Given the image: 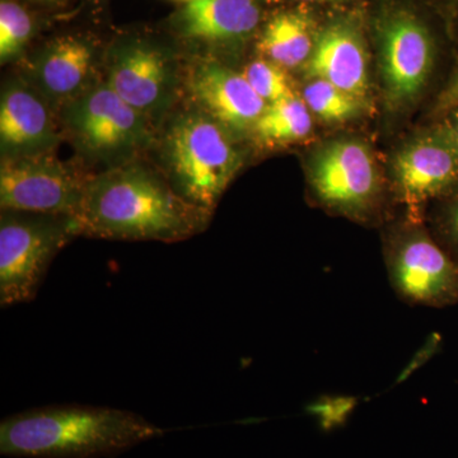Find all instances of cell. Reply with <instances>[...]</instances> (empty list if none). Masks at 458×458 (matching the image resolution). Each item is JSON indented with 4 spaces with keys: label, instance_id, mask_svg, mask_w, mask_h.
I'll list each match as a JSON object with an SVG mask.
<instances>
[{
    "label": "cell",
    "instance_id": "cell-1",
    "mask_svg": "<svg viewBox=\"0 0 458 458\" xmlns=\"http://www.w3.org/2000/svg\"><path fill=\"white\" fill-rule=\"evenodd\" d=\"M210 214L189 203L156 174L123 165L87 182L73 219L84 236L176 242L200 233Z\"/></svg>",
    "mask_w": 458,
    "mask_h": 458
},
{
    "label": "cell",
    "instance_id": "cell-24",
    "mask_svg": "<svg viewBox=\"0 0 458 458\" xmlns=\"http://www.w3.org/2000/svg\"><path fill=\"white\" fill-rule=\"evenodd\" d=\"M458 107V66L437 101V113H447Z\"/></svg>",
    "mask_w": 458,
    "mask_h": 458
},
{
    "label": "cell",
    "instance_id": "cell-21",
    "mask_svg": "<svg viewBox=\"0 0 458 458\" xmlns=\"http://www.w3.org/2000/svg\"><path fill=\"white\" fill-rule=\"evenodd\" d=\"M243 77L267 105L293 95L288 75L282 66L267 60H256L246 66Z\"/></svg>",
    "mask_w": 458,
    "mask_h": 458
},
{
    "label": "cell",
    "instance_id": "cell-18",
    "mask_svg": "<svg viewBox=\"0 0 458 458\" xmlns=\"http://www.w3.org/2000/svg\"><path fill=\"white\" fill-rule=\"evenodd\" d=\"M312 128L311 111L304 99L293 93L267 105L252 131L267 146H284L306 140Z\"/></svg>",
    "mask_w": 458,
    "mask_h": 458
},
{
    "label": "cell",
    "instance_id": "cell-14",
    "mask_svg": "<svg viewBox=\"0 0 458 458\" xmlns=\"http://www.w3.org/2000/svg\"><path fill=\"white\" fill-rule=\"evenodd\" d=\"M3 155H42L57 143L49 110L33 90L20 82L7 84L0 99Z\"/></svg>",
    "mask_w": 458,
    "mask_h": 458
},
{
    "label": "cell",
    "instance_id": "cell-9",
    "mask_svg": "<svg viewBox=\"0 0 458 458\" xmlns=\"http://www.w3.org/2000/svg\"><path fill=\"white\" fill-rule=\"evenodd\" d=\"M377 33L388 101L393 105L412 101L426 86L433 68L429 30L409 9L394 8L379 18Z\"/></svg>",
    "mask_w": 458,
    "mask_h": 458
},
{
    "label": "cell",
    "instance_id": "cell-15",
    "mask_svg": "<svg viewBox=\"0 0 458 458\" xmlns=\"http://www.w3.org/2000/svg\"><path fill=\"white\" fill-rule=\"evenodd\" d=\"M259 22L260 8L256 0H189L179 16L186 38L208 42L243 40Z\"/></svg>",
    "mask_w": 458,
    "mask_h": 458
},
{
    "label": "cell",
    "instance_id": "cell-19",
    "mask_svg": "<svg viewBox=\"0 0 458 458\" xmlns=\"http://www.w3.org/2000/svg\"><path fill=\"white\" fill-rule=\"evenodd\" d=\"M303 99L310 111L327 123L348 122L363 108V99L322 80H315L304 89Z\"/></svg>",
    "mask_w": 458,
    "mask_h": 458
},
{
    "label": "cell",
    "instance_id": "cell-6",
    "mask_svg": "<svg viewBox=\"0 0 458 458\" xmlns=\"http://www.w3.org/2000/svg\"><path fill=\"white\" fill-rule=\"evenodd\" d=\"M65 123L86 155L107 162L129 158L150 140L147 116L107 83L75 99L66 110Z\"/></svg>",
    "mask_w": 458,
    "mask_h": 458
},
{
    "label": "cell",
    "instance_id": "cell-13",
    "mask_svg": "<svg viewBox=\"0 0 458 458\" xmlns=\"http://www.w3.org/2000/svg\"><path fill=\"white\" fill-rule=\"evenodd\" d=\"M190 89L208 116L227 131L242 132L254 129L267 106L243 74L216 63L195 69Z\"/></svg>",
    "mask_w": 458,
    "mask_h": 458
},
{
    "label": "cell",
    "instance_id": "cell-22",
    "mask_svg": "<svg viewBox=\"0 0 458 458\" xmlns=\"http://www.w3.org/2000/svg\"><path fill=\"white\" fill-rule=\"evenodd\" d=\"M357 405V400L352 397H322L312 403L311 412L318 415L325 429L340 426L349 417Z\"/></svg>",
    "mask_w": 458,
    "mask_h": 458
},
{
    "label": "cell",
    "instance_id": "cell-20",
    "mask_svg": "<svg viewBox=\"0 0 458 458\" xmlns=\"http://www.w3.org/2000/svg\"><path fill=\"white\" fill-rule=\"evenodd\" d=\"M33 25L25 8L13 0L0 3V59L8 62L17 56L31 38Z\"/></svg>",
    "mask_w": 458,
    "mask_h": 458
},
{
    "label": "cell",
    "instance_id": "cell-5",
    "mask_svg": "<svg viewBox=\"0 0 458 458\" xmlns=\"http://www.w3.org/2000/svg\"><path fill=\"white\" fill-rule=\"evenodd\" d=\"M388 240L387 270L391 286L403 302L412 306L442 307L458 303V261L409 216Z\"/></svg>",
    "mask_w": 458,
    "mask_h": 458
},
{
    "label": "cell",
    "instance_id": "cell-10",
    "mask_svg": "<svg viewBox=\"0 0 458 458\" xmlns=\"http://www.w3.org/2000/svg\"><path fill=\"white\" fill-rule=\"evenodd\" d=\"M107 84L144 116L167 106L174 87V68L164 51L147 44H131L114 54Z\"/></svg>",
    "mask_w": 458,
    "mask_h": 458
},
{
    "label": "cell",
    "instance_id": "cell-3",
    "mask_svg": "<svg viewBox=\"0 0 458 458\" xmlns=\"http://www.w3.org/2000/svg\"><path fill=\"white\" fill-rule=\"evenodd\" d=\"M164 152L172 188L210 213L242 165L227 129L207 114L190 113L174 120Z\"/></svg>",
    "mask_w": 458,
    "mask_h": 458
},
{
    "label": "cell",
    "instance_id": "cell-11",
    "mask_svg": "<svg viewBox=\"0 0 458 458\" xmlns=\"http://www.w3.org/2000/svg\"><path fill=\"white\" fill-rule=\"evenodd\" d=\"M458 180V153L445 135L428 137L403 148L394 161L397 194L409 216L420 209Z\"/></svg>",
    "mask_w": 458,
    "mask_h": 458
},
{
    "label": "cell",
    "instance_id": "cell-27",
    "mask_svg": "<svg viewBox=\"0 0 458 458\" xmlns=\"http://www.w3.org/2000/svg\"><path fill=\"white\" fill-rule=\"evenodd\" d=\"M303 2L318 3V4H336V3H345L348 0H303Z\"/></svg>",
    "mask_w": 458,
    "mask_h": 458
},
{
    "label": "cell",
    "instance_id": "cell-25",
    "mask_svg": "<svg viewBox=\"0 0 458 458\" xmlns=\"http://www.w3.org/2000/svg\"><path fill=\"white\" fill-rule=\"evenodd\" d=\"M443 228H445V234L450 237L451 242L458 247V198L452 201L450 208L445 212Z\"/></svg>",
    "mask_w": 458,
    "mask_h": 458
},
{
    "label": "cell",
    "instance_id": "cell-26",
    "mask_svg": "<svg viewBox=\"0 0 458 458\" xmlns=\"http://www.w3.org/2000/svg\"><path fill=\"white\" fill-rule=\"evenodd\" d=\"M443 134L445 135L452 146L454 147V149L457 150L458 153V116L454 117V122L448 125V128L445 129Z\"/></svg>",
    "mask_w": 458,
    "mask_h": 458
},
{
    "label": "cell",
    "instance_id": "cell-28",
    "mask_svg": "<svg viewBox=\"0 0 458 458\" xmlns=\"http://www.w3.org/2000/svg\"><path fill=\"white\" fill-rule=\"evenodd\" d=\"M41 2H56V0H41Z\"/></svg>",
    "mask_w": 458,
    "mask_h": 458
},
{
    "label": "cell",
    "instance_id": "cell-17",
    "mask_svg": "<svg viewBox=\"0 0 458 458\" xmlns=\"http://www.w3.org/2000/svg\"><path fill=\"white\" fill-rule=\"evenodd\" d=\"M318 33L313 21L302 12H285L273 18L261 36L260 50L282 68H297L309 62Z\"/></svg>",
    "mask_w": 458,
    "mask_h": 458
},
{
    "label": "cell",
    "instance_id": "cell-7",
    "mask_svg": "<svg viewBox=\"0 0 458 458\" xmlns=\"http://www.w3.org/2000/svg\"><path fill=\"white\" fill-rule=\"evenodd\" d=\"M87 182L47 153L5 157L0 168V207L8 212L75 218Z\"/></svg>",
    "mask_w": 458,
    "mask_h": 458
},
{
    "label": "cell",
    "instance_id": "cell-16",
    "mask_svg": "<svg viewBox=\"0 0 458 458\" xmlns=\"http://www.w3.org/2000/svg\"><path fill=\"white\" fill-rule=\"evenodd\" d=\"M92 64L93 51L87 42L75 38H60L38 62V84L51 98H71L87 82Z\"/></svg>",
    "mask_w": 458,
    "mask_h": 458
},
{
    "label": "cell",
    "instance_id": "cell-12",
    "mask_svg": "<svg viewBox=\"0 0 458 458\" xmlns=\"http://www.w3.org/2000/svg\"><path fill=\"white\" fill-rule=\"evenodd\" d=\"M313 80L327 81L355 98L369 92V53L357 21L340 17L318 33L315 49L306 64Z\"/></svg>",
    "mask_w": 458,
    "mask_h": 458
},
{
    "label": "cell",
    "instance_id": "cell-8",
    "mask_svg": "<svg viewBox=\"0 0 458 458\" xmlns=\"http://www.w3.org/2000/svg\"><path fill=\"white\" fill-rule=\"evenodd\" d=\"M311 186L318 203L334 212L367 219L379 203L375 158L360 141L339 140L316 156Z\"/></svg>",
    "mask_w": 458,
    "mask_h": 458
},
{
    "label": "cell",
    "instance_id": "cell-4",
    "mask_svg": "<svg viewBox=\"0 0 458 458\" xmlns=\"http://www.w3.org/2000/svg\"><path fill=\"white\" fill-rule=\"evenodd\" d=\"M0 306L31 302L51 261L80 234L73 218L2 210Z\"/></svg>",
    "mask_w": 458,
    "mask_h": 458
},
{
    "label": "cell",
    "instance_id": "cell-2",
    "mask_svg": "<svg viewBox=\"0 0 458 458\" xmlns=\"http://www.w3.org/2000/svg\"><path fill=\"white\" fill-rule=\"evenodd\" d=\"M165 433L164 428L128 410L45 406L0 423V454L14 458H110Z\"/></svg>",
    "mask_w": 458,
    "mask_h": 458
},
{
    "label": "cell",
    "instance_id": "cell-23",
    "mask_svg": "<svg viewBox=\"0 0 458 458\" xmlns=\"http://www.w3.org/2000/svg\"><path fill=\"white\" fill-rule=\"evenodd\" d=\"M439 346H441V336L434 334V335L428 339L426 345H424L423 348H421L420 351H419L417 354L414 355V358H412V360L410 361L405 370L401 373L399 379H397V384H399V382L405 381V379L408 378L411 373H414L415 370L420 369L421 366H424V364H426L427 361L429 360L434 354H436L437 351L439 349Z\"/></svg>",
    "mask_w": 458,
    "mask_h": 458
}]
</instances>
